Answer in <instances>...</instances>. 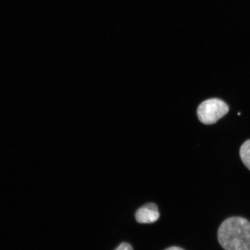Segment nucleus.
<instances>
[{"label":"nucleus","instance_id":"3","mask_svg":"<svg viewBox=\"0 0 250 250\" xmlns=\"http://www.w3.org/2000/svg\"><path fill=\"white\" fill-rule=\"evenodd\" d=\"M160 216L158 206L154 203H147L137 211L136 220L140 224L155 223Z\"/></svg>","mask_w":250,"mask_h":250},{"label":"nucleus","instance_id":"4","mask_svg":"<svg viewBox=\"0 0 250 250\" xmlns=\"http://www.w3.org/2000/svg\"><path fill=\"white\" fill-rule=\"evenodd\" d=\"M240 156L243 164L250 170V140L246 141L240 149Z\"/></svg>","mask_w":250,"mask_h":250},{"label":"nucleus","instance_id":"6","mask_svg":"<svg viewBox=\"0 0 250 250\" xmlns=\"http://www.w3.org/2000/svg\"><path fill=\"white\" fill-rule=\"evenodd\" d=\"M165 250H184L183 249H181L180 248H179V247H171V248H168L167 249H166Z\"/></svg>","mask_w":250,"mask_h":250},{"label":"nucleus","instance_id":"5","mask_svg":"<svg viewBox=\"0 0 250 250\" xmlns=\"http://www.w3.org/2000/svg\"><path fill=\"white\" fill-rule=\"evenodd\" d=\"M115 250H133L132 246L127 243H121Z\"/></svg>","mask_w":250,"mask_h":250},{"label":"nucleus","instance_id":"2","mask_svg":"<svg viewBox=\"0 0 250 250\" xmlns=\"http://www.w3.org/2000/svg\"><path fill=\"white\" fill-rule=\"evenodd\" d=\"M229 111V107L218 99H210L199 105L197 115L200 121L206 125L213 124Z\"/></svg>","mask_w":250,"mask_h":250},{"label":"nucleus","instance_id":"1","mask_svg":"<svg viewBox=\"0 0 250 250\" xmlns=\"http://www.w3.org/2000/svg\"><path fill=\"white\" fill-rule=\"evenodd\" d=\"M218 239L226 250H250V222L239 217L227 219L219 228Z\"/></svg>","mask_w":250,"mask_h":250}]
</instances>
